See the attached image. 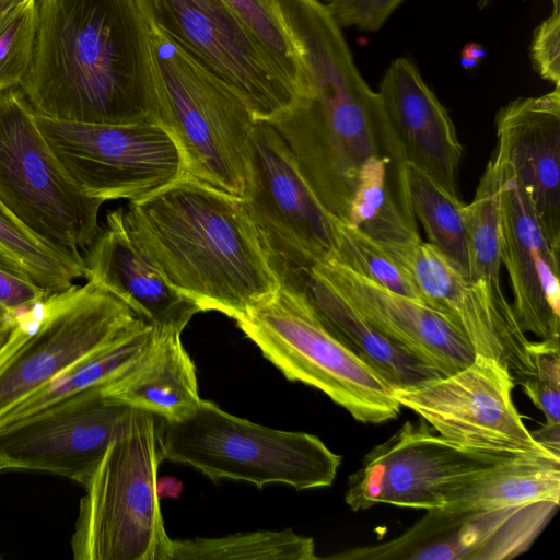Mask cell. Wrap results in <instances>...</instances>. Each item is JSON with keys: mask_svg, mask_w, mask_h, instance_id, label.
Wrapping results in <instances>:
<instances>
[{"mask_svg": "<svg viewBox=\"0 0 560 560\" xmlns=\"http://www.w3.org/2000/svg\"><path fill=\"white\" fill-rule=\"evenodd\" d=\"M36 1L0 13V91L20 86L32 62L36 37Z\"/></svg>", "mask_w": 560, "mask_h": 560, "instance_id": "cell-33", "label": "cell"}, {"mask_svg": "<svg viewBox=\"0 0 560 560\" xmlns=\"http://www.w3.org/2000/svg\"><path fill=\"white\" fill-rule=\"evenodd\" d=\"M560 501V459L505 457L456 489L446 511L491 510Z\"/></svg>", "mask_w": 560, "mask_h": 560, "instance_id": "cell-25", "label": "cell"}, {"mask_svg": "<svg viewBox=\"0 0 560 560\" xmlns=\"http://www.w3.org/2000/svg\"><path fill=\"white\" fill-rule=\"evenodd\" d=\"M140 252L201 312L234 320L280 287L242 198L182 176L124 208Z\"/></svg>", "mask_w": 560, "mask_h": 560, "instance_id": "cell-3", "label": "cell"}, {"mask_svg": "<svg viewBox=\"0 0 560 560\" xmlns=\"http://www.w3.org/2000/svg\"><path fill=\"white\" fill-rule=\"evenodd\" d=\"M500 152L501 264L510 279L511 305L526 334L559 346L560 254L550 246L513 168Z\"/></svg>", "mask_w": 560, "mask_h": 560, "instance_id": "cell-19", "label": "cell"}, {"mask_svg": "<svg viewBox=\"0 0 560 560\" xmlns=\"http://www.w3.org/2000/svg\"><path fill=\"white\" fill-rule=\"evenodd\" d=\"M303 67L294 103L268 121L334 217L345 220L363 163L387 155L407 167L380 94L355 66L341 27L320 0H276Z\"/></svg>", "mask_w": 560, "mask_h": 560, "instance_id": "cell-1", "label": "cell"}, {"mask_svg": "<svg viewBox=\"0 0 560 560\" xmlns=\"http://www.w3.org/2000/svg\"><path fill=\"white\" fill-rule=\"evenodd\" d=\"M158 420L162 459L192 466L214 482L229 478L258 488H320L332 483L341 463V456L313 434L256 424L210 400L201 399L182 419Z\"/></svg>", "mask_w": 560, "mask_h": 560, "instance_id": "cell-5", "label": "cell"}, {"mask_svg": "<svg viewBox=\"0 0 560 560\" xmlns=\"http://www.w3.org/2000/svg\"><path fill=\"white\" fill-rule=\"evenodd\" d=\"M0 247L49 294L63 292L84 277L82 254L49 245L26 228L1 200Z\"/></svg>", "mask_w": 560, "mask_h": 560, "instance_id": "cell-30", "label": "cell"}, {"mask_svg": "<svg viewBox=\"0 0 560 560\" xmlns=\"http://www.w3.org/2000/svg\"><path fill=\"white\" fill-rule=\"evenodd\" d=\"M242 201L280 283L302 289L334 252V219L320 203L276 129L253 125Z\"/></svg>", "mask_w": 560, "mask_h": 560, "instance_id": "cell-10", "label": "cell"}, {"mask_svg": "<svg viewBox=\"0 0 560 560\" xmlns=\"http://www.w3.org/2000/svg\"><path fill=\"white\" fill-rule=\"evenodd\" d=\"M266 52L276 70L294 88L303 84V67L276 0H224Z\"/></svg>", "mask_w": 560, "mask_h": 560, "instance_id": "cell-32", "label": "cell"}, {"mask_svg": "<svg viewBox=\"0 0 560 560\" xmlns=\"http://www.w3.org/2000/svg\"><path fill=\"white\" fill-rule=\"evenodd\" d=\"M235 323L287 380L322 390L355 420L398 416L393 388L328 329L303 290L280 283Z\"/></svg>", "mask_w": 560, "mask_h": 560, "instance_id": "cell-7", "label": "cell"}, {"mask_svg": "<svg viewBox=\"0 0 560 560\" xmlns=\"http://www.w3.org/2000/svg\"><path fill=\"white\" fill-rule=\"evenodd\" d=\"M544 501L524 506L427 511L398 537L334 555V559L504 560L525 552L558 508Z\"/></svg>", "mask_w": 560, "mask_h": 560, "instance_id": "cell-17", "label": "cell"}, {"mask_svg": "<svg viewBox=\"0 0 560 560\" xmlns=\"http://www.w3.org/2000/svg\"><path fill=\"white\" fill-rule=\"evenodd\" d=\"M499 148L552 249L560 254V86L518 97L495 117Z\"/></svg>", "mask_w": 560, "mask_h": 560, "instance_id": "cell-20", "label": "cell"}, {"mask_svg": "<svg viewBox=\"0 0 560 560\" xmlns=\"http://www.w3.org/2000/svg\"><path fill=\"white\" fill-rule=\"evenodd\" d=\"M143 36L152 121L174 141L184 176L242 198L256 121L250 110L214 73L144 20Z\"/></svg>", "mask_w": 560, "mask_h": 560, "instance_id": "cell-4", "label": "cell"}, {"mask_svg": "<svg viewBox=\"0 0 560 560\" xmlns=\"http://www.w3.org/2000/svg\"><path fill=\"white\" fill-rule=\"evenodd\" d=\"M18 323V314L0 305V352L7 346Z\"/></svg>", "mask_w": 560, "mask_h": 560, "instance_id": "cell-37", "label": "cell"}, {"mask_svg": "<svg viewBox=\"0 0 560 560\" xmlns=\"http://www.w3.org/2000/svg\"><path fill=\"white\" fill-rule=\"evenodd\" d=\"M58 161L89 197L139 200L184 176L179 152L153 121L90 124L35 113Z\"/></svg>", "mask_w": 560, "mask_h": 560, "instance_id": "cell-12", "label": "cell"}, {"mask_svg": "<svg viewBox=\"0 0 560 560\" xmlns=\"http://www.w3.org/2000/svg\"><path fill=\"white\" fill-rule=\"evenodd\" d=\"M340 27L380 30L405 0H320Z\"/></svg>", "mask_w": 560, "mask_h": 560, "instance_id": "cell-35", "label": "cell"}, {"mask_svg": "<svg viewBox=\"0 0 560 560\" xmlns=\"http://www.w3.org/2000/svg\"><path fill=\"white\" fill-rule=\"evenodd\" d=\"M503 458L465 451L434 433L423 420L419 424L407 421L366 454L349 477L345 500L352 511L380 503L442 510L464 482Z\"/></svg>", "mask_w": 560, "mask_h": 560, "instance_id": "cell-15", "label": "cell"}, {"mask_svg": "<svg viewBox=\"0 0 560 560\" xmlns=\"http://www.w3.org/2000/svg\"><path fill=\"white\" fill-rule=\"evenodd\" d=\"M132 1L144 21L222 80L255 120L271 121L294 103V88L224 0Z\"/></svg>", "mask_w": 560, "mask_h": 560, "instance_id": "cell-13", "label": "cell"}, {"mask_svg": "<svg viewBox=\"0 0 560 560\" xmlns=\"http://www.w3.org/2000/svg\"><path fill=\"white\" fill-rule=\"evenodd\" d=\"M84 277L125 303L158 329L183 331L198 305L174 289L130 236L124 208L109 211L82 255Z\"/></svg>", "mask_w": 560, "mask_h": 560, "instance_id": "cell-21", "label": "cell"}, {"mask_svg": "<svg viewBox=\"0 0 560 560\" xmlns=\"http://www.w3.org/2000/svg\"><path fill=\"white\" fill-rule=\"evenodd\" d=\"M0 200L39 238L73 254L101 229L103 202L67 174L19 86L0 91Z\"/></svg>", "mask_w": 560, "mask_h": 560, "instance_id": "cell-8", "label": "cell"}, {"mask_svg": "<svg viewBox=\"0 0 560 560\" xmlns=\"http://www.w3.org/2000/svg\"><path fill=\"white\" fill-rule=\"evenodd\" d=\"M314 560V540L292 529L173 540L170 560Z\"/></svg>", "mask_w": 560, "mask_h": 560, "instance_id": "cell-29", "label": "cell"}, {"mask_svg": "<svg viewBox=\"0 0 560 560\" xmlns=\"http://www.w3.org/2000/svg\"><path fill=\"white\" fill-rule=\"evenodd\" d=\"M330 256L384 288L424 302L408 271L377 242L335 217Z\"/></svg>", "mask_w": 560, "mask_h": 560, "instance_id": "cell-31", "label": "cell"}, {"mask_svg": "<svg viewBox=\"0 0 560 560\" xmlns=\"http://www.w3.org/2000/svg\"><path fill=\"white\" fill-rule=\"evenodd\" d=\"M156 423L153 413L139 409L84 486L71 538L74 559L170 560L173 539L165 530L158 493L163 459Z\"/></svg>", "mask_w": 560, "mask_h": 560, "instance_id": "cell-6", "label": "cell"}, {"mask_svg": "<svg viewBox=\"0 0 560 560\" xmlns=\"http://www.w3.org/2000/svg\"><path fill=\"white\" fill-rule=\"evenodd\" d=\"M36 114L90 124L152 121L143 20L132 0H37L19 86Z\"/></svg>", "mask_w": 560, "mask_h": 560, "instance_id": "cell-2", "label": "cell"}, {"mask_svg": "<svg viewBox=\"0 0 560 560\" xmlns=\"http://www.w3.org/2000/svg\"><path fill=\"white\" fill-rule=\"evenodd\" d=\"M104 385L0 424L2 469L48 471L84 487L110 443L129 429L139 410L110 397Z\"/></svg>", "mask_w": 560, "mask_h": 560, "instance_id": "cell-14", "label": "cell"}, {"mask_svg": "<svg viewBox=\"0 0 560 560\" xmlns=\"http://www.w3.org/2000/svg\"><path fill=\"white\" fill-rule=\"evenodd\" d=\"M0 470H2V465H1V463H0Z\"/></svg>", "mask_w": 560, "mask_h": 560, "instance_id": "cell-41", "label": "cell"}, {"mask_svg": "<svg viewBox=\"0 0 560 560\" xmlns=\"http://www.w3.org/2000/svg\"><path fill=\"white\" fill-rule=\"evenodd\" d=\"M310 273L329 285L376 330L443 376L464 369L477 355L445 314L384 288L332 256Z\"/></svg>", "mask_w": 560, "mask_h": 560, "instance_id": "cell-18", "label": "cell"}, {"mask_svg": "<svg viewBox=\"0 0 560 560\" xmlns=\"http://www.w3.org/2000/svg\"><path fill=\"white\" fill-rule=\"evenodd\" d=\"M48 295L26 270L0 247V305L14 314L31 308Z\"/></svg>", "mask_w": 560, "mask_h": 560, "instance_id": "cell-34", "label": "cell"}, {"mask_svg": "<svg viewBox=\"0 0 560 560\" xmlns=\"http://www.w3.org/2000/svg\"><path fill=\"white\" fill-rule=\"evenodd\" d=\"M182 331L152 327L145 351L124 374L104 385L110 397L164 420L189 415L201 400L196 368Z\"/></svg>", "mask_w": 560, "mask_h": 560, "instance_id": "cell-23", "label": "cell"}, {"mask_svg": "<svg viewBox=\"0 0 560 560\" xmlns=\"http://www.w3.org/2000/svg\"><path fill=\"white\" fill-rule=\"evenodd\" d=\"M502 179L503 156L495 148L472 201L465 206V219L469 279L483 283L499 302L509 303L500 280Z\"/></svg>", "mask_w": 560, "mask_h": 560, "instance_id": "cell-27", "label": "cell"}, {"mask_svg": "<svg viewBox=\"0 0 560 560\" xmlns=\"http://www.w3.org/2000/svg\"><path fill=\"white\" fill-rule=\"evenodd\" d=\"M382 247L408 271L425 304L445 314L477 355L503 364L515 384L535 376L536 341L520 327L511 303L499 302L483 283L464 276L421 238Z\"/></svg>", "mask_w": 560, "mask_h": 560, "instance_id": "cell-16", "label": "cell"}, {"mask_svg": "<svg viewBox=\"0 0 560 560\" xmlns=\"http://www.w3.org/2000/svg\"><path fill=\"white\" fill-rule=\"evenodd\" d=\"M301 290L328 329L393 389L441 376L436 370L376 330L316 276L310 273Z\"/></svg>", "mask_w": 560, "mask_h": 560, "instance_id": "cell-24", "label": "cell"}, {"mask_svg": "<svg viewBox=\"0 0 560 560\" xmlns=\"http://www.w3.org/2000/svg\"><path fill=\"white\" fill-rule=\"evenodd\" d=\"M407 170L411 209L425 232L428 243L469 278L466 203L417 166L408 164Z\"/></svg>", "mask_w": 560, "mask_h": 560, "instance_id": "cell-28", "label": "cell"}, {"mask_svg": "<svg viewBox=\"0 0 560 560\" xmlns=\"http://www.w3.org/2000/svg\"><path fill=\"white\" fill-rule=\"evenodd\" d=\"M529 55L534 70L544 80L560 86V9L553 8L538 25Z\"/></svg>", "mask_w": 560, "mask_h": 560, "instance_id": "cell-36", "label": "cell"}, {"mask_svg": "<svg viewBox=\"0 0 560 560\" xmlns=\"http://www.w3.org/2000/svg\"><path fill=\"white\" fill-rule=\"evenodd\" d=\"M486 56V50L482 45L478 43H469L464 46L460 52V63L466 69L477 67Z\"/></svg>", "mask_w": 560, "mask_h": 560, "instance_id": "cell-38", "label": "cell"}, {"mask_svg": "<svg viewBox=\"0 0 560 560\" xmlns=\"http://www.w3.org/2000/svg\"><path fill=\"white\" fill-rule=\"evenodd\" d=\"M492 0H479V8H485L487 7ZM552 4H553V8H557V9H560V0H551Z\"/></svg>", "mask_w": 560, "mask_h": 560, "instance_id": "cell-40", "label": "cell"}, {"mask_svg": "<svg viewBox=\"0 0 560 560\" xmlns=\"http://www.w3.org/2000/svg\"><path fill=\"white\" fill-rule=\"evenodd\" d=\"M23 1L25 0H0V13L22 3Z\"/></svg>", "mask_w": 560, "mask_h": 560, "instance_id": "cell-39", "label": "cell"}, {"mask_svg": "<svg viewBox=\"0 0 560 560\" xmlns=\"http://www.w3.org/2000/svg\"><path fill=\"white\" fill-rule=\"evenodd\" d=\"M407 164L417 166L450 194H457L463 147L453 120L408 58L395 59L378 91Z\"/></svg>", "mask_w": 560, "mask_h": 560, "instance_id": "cell-22", "label": "cell"}, {"mask_svg": "<svg viewBox=\"0 0 560 560\" xmlns=\"http://www.w3.org/2000/svg\"><path fill=\"white\" fill-rule=\"evenodd\" d=\"M152 327L139 320L108 343L89 353L0 417L18 420L72 394L101 386L129 370L151 341Z\"/></svg>", "mask_w": 560, "mask_h": 560, "instance_id": "cell-26", "label": "cell"}, {"mask_svg": "<svg viewBox=\"0 0 560 560\" xmlns=\"http://www.w3.org/2000/svg\"><path fill=\"white\" fill-rule=\"evenodd\" d=\"M139 320L125 303L90 281L18 313L0 352V417Z\"/></svg>", "mask_w": 560, "mask_h": 560, "instance_id": "cell-9", "label": "cell"}, {"mask_svg": "<svg viewBox=\"0 0 560 560\" xmlns=\"http://www.w3.org/2000/svg\"><path fill=\"white\" fill-rule=\"evenodd\" d=\"M510 371L494 359L474 361L446 375L417 385L394 388L400 407L417 413L439 435L474 453L499 457L560 454L537 442L518 413Z\"/></svg>", "mask_w": 560, "mask_h": 560, "instance_id": "cell-11", "label": "cell"}]
</instances>
